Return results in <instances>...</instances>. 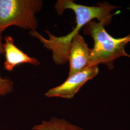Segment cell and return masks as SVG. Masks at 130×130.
Instances as JSON below:
<instances>
[{"label":"cell","mask_w":130,"mask_h":130,"mask_svg":"<svg viewBox=\"0 0 130 130\" xmlns=\"http://www.w3.org/2000/svg\"><path fill=\"white\" fill-rule=\"evenodd\" d=\"M84 32L93 38L94 46L92 49L89 67L99 64L114 68V61L121 56L130 58L125 50L126 44L130 42V34L125 37L116 39L110 36L100 22L91 21L84 26Z\"/></svg>","instance_id":"obj_1"},{"label":"cell","mask_w":130,"mask_h":130,"mask_svg":"<svg viewBox=\"0 0 130 130\" xmlns=\"http://www.w3.org/2000/svg\"><path fill=\"white\" fill-rule=\"evenodd\" d=\"M42 0H0V34L11 26L37 31Z\"/></svg>","instance_id":"obj_2"},{"label":"cell","mask_w":130,"mask_h":130,"mask_svg":"<svg viewBox=\"0 0 130 130\" xmlns=\"http://www.w3.org/2000/svg\"><path fill=\"white\" fill-rule=\"evenodd\" d=\"M117 8L115 5H111L107 2L98 4L96 6H88L78 5L71 0H59L55 5L56 12L61 15L67 9L72 10L76 15V23L83 26L92 21L93 19H98L99 22L105 26L111 22L113 14L111 12Z\"/></svg>","instance_id":"obj_3"},{"label":"cell","mask_w":130,"mask_h":130,"mask_svg":"<svg viewBox=\"0 0 130 130\" xmlns=\"http://www.w3.org/2000/svg\"><path fill=\"white\" fill-rule=\"evenodd\" d=\"M99 72L98 66L90 67L68 78L60 85L49 90L45 93L47 98L71 99L89 80L96 76Z\"/></svg>","instance_id":"obj_4"},{"label":"cell","mask_w":130,"mask_h":130,"mask_svg":"<svg viewBox=\"0 0 130 130\" xmlns=\"http://www.w3.org/2000/svg\"><path fill=\"white\" fill-rule=\"evenodd\" d=\"M92 49L79 33L73 38L68 56L70 76L89 67Z\"/></svg>","instance_id":"obj_5"},{"label":"cell","mask_w":130,"mask_h":130,"mask_svg":"<svg viewBox=\"0 0 130 130\" xmlns=\"http://www.w3.org/2000/svg\"><path fill=\"white\" fill-rule=\"evenodd\" d=\"M5 40L3 46L5 58L4 69L6 70L11 71L17 66L25 63L34 66L40 64L36 58L28 56L16 46L11 36H7L5 37Z\"/></svg>","instance_id":"obj_6"},{"label":"cell","mask_w":130,"mask_h":130,"mask_svg":"<svg viewBox=\"0 0 130 130\" xmlns=\"http://www.w3.org/2000/svg\"><path fill=\"white\" fill-rule=\"evenodd\" d=\"M33 130H85L74 125L64 119L52 118L48 121H42L41 123L34 126Z\"/></svg>","instance_id":"obj_7"},{"label":"cell","mask_w":130,"mask_h":130,"mask_svg":"<svg viewBox=\"0 0 130 130\" xmlns=\"http://www.w3.org/2000/svg\"><path fill=\"white\" fill-rule=\"evenodd\" d=\"M2 34H0V55L4 54V43ZM14 89V83L9 78H2L0 74V98L10 93Z\"/></svg>","instance_id":"obj_8"}]
</instances>
